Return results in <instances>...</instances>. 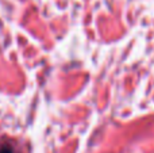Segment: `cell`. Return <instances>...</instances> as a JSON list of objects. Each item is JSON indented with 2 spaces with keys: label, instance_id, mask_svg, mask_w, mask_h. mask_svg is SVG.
I'll return each instance as SVG.
<instances>
[{
  "label": "cell",
  "instance_id": "1",
  "mask_svg": "<svg viewBox=\"0 0 154 153\" xmlns=\"http://www.w3.org/2000/svg\"><path fill=\"white\" fill-rule=\"evenodd\" d=\"M0 153H24L20 148V142L8 137L0 138Z\"/></svg>",
  "mask_w": 154,
  "mask_h": 153
}]
</instances>
